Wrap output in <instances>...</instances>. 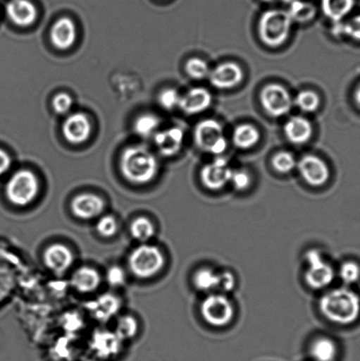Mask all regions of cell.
Masks as SVG:
<instances>
[{
    "label": "cell",
    "instance_id": "obj_10",
    "mask_svg": "<svg viewBox=\"0 0 360 361\" xmlns=\"http://www.w3.org/2000/svg\"><path fill=\"white\" fill-rule=\"evenodd\" d=\"M297 167L302 179L310 186H323L330 179V169L326 162L316 155L309 154L302 157Z\"/></svg>",
    "mask_w": 360,
    "mask_h": 361
},
{
    "label": "cell",
    "instance_id": "obj_28",
    "mask_svg": "<svg viewBox=\"0 0 360 361\" xmlns=\"http://www.w3.org/2000/svg\"><path fill=\"white\" fill-rule=\"evenodd\" d=\"M316 7L313 4L306 2L304 0H296L290 4V14L292 21L299 23H309L316 16Z\"/></svg>",
    "mask_w": 360,
    "mask_h": 361
},
{
    "label": "cell",
    "instance_id": "obj_6",
    "mask_svg": "<svg viewBox=\"0 0 360 361\" xmlns=\"http://www.w3.org/2000/svg\"><path fill=\"white\" fill-rule=\"evenodd\" d=\"M200 313L211 326L225 327L234 319L235 310L225 293H211L201 303Z\"/></svg>",
    "mask_w": 360,
    "mask_h": 361
},
{
    "label": "cell",
    "instance_id": "obj_30",
    "mask_svg": "<svg viewBox=\"0 0 360 361\" xmlns=\"http://www.w3.org/2000/svg\"><path fill=\"white\" fill-rule=\"evenodd\" d=\"M333 34L337 37H349L360 42V16L352 18L347 23H335Z\"/></svg>",
    "mask_w": 360,
    "mask_h": 361
},
{
    "label": "cell",
    "instance_id": "obj_26",
    "mask_svg": "<svg viewBox=\"0 0 360 361\" xmlns=\"http://www.w3.org/2000/svg\"><path fill=\"white\" fill-rule=\"evenodd\" d=\"M260 133L256 127L248 123L236 127L232 134V141L240 149H249L260 140Z\"/></svg>",
    "mask_w": 360,
    "mask_h": 361
},
{
    "label": "cell",
    "instance_id": "obj_45",
    "mask_svg": "<svg viewBox=\"0 0 360 361\" xmlns=\"http://www.w3.org/2000/svg\"><path fill=\"white\" fill-rule=\"evenodd\" d=\"M263 1L267 2V3H273V2L278 1V0H263Z\"/></svg>",
    "mask_w": 360,
    "mask_h": 361
},
{
    "label": "cell",
    "instance_id": "obj_8",
    "mask_svg": "<svg viewBox=\"0 0 360 361\" xmlns=\"http://www.w3.org/2000/svg\"><path fill=\"white\" fill-rule=\"evenodd\" d=\"M194 139L200 149L217 157L223 154L228 148L223 127L215 119H206L197 123Z\"/></svg>",
    "mask_w": 360,
    "mask_h": 361
},
{
    "label": "cell",
    "instance_id": "obj_41",
    "mask_svg": "<svg viewBox=\"0 0 360 361\" xmlns=\"http://www.w3.org/2000/svg\"><path fill=\"white\" fill-rule=\"evenodd\" d=\"M107 278L109 284L112 286H120L125 283V274L122 270V268L114 267L109 269Z\"/></svg>",
    "mask_w": 360,
    "mask_h": 361
},
{
    "label": "cell",
    "instance_id": "obj_37",
    "mask_svg": "<svg viewBox=\"0 0 360 361\" xmlns=\"http://www.w3.org/2000/svg\"><path fill=\"white\" fill-rule=\"evenodd\" d=\"M158 101L162 108L167 111H172V109L179 107L181 95L175 88H167L161 92Z\"/></svg>",
    "mask_w": 360,
    "mask_h": 361
},
{
    "label": "cell",
    "instance_id": "obj_21",
    "mask_svg": "<svg viewBox=\"0 0 360 361\" xmlns=\"http://www.w3.org/2000/svg\"><path fill=\"white\" fill-rule=\"evenodd\" d=\"M284 133L291 143L302 145L311 139L313 133L312 123L303 116H292L285 123Z\"/></svg>",
    "mask_w": 360,
    "mask_h": 361
},
{
    "label": "cell",
    "instance_id": "obj_9",
    "mask_svg": "<svg viewBox=\"0 0 360 361\" xmlns=\"http://www.w3.org/2000/svg\"><path fill=\"white\" fill-rule=\"evenodd\" d=\"M260 101L264 111L273 118H281L290 112L292 104L291 94L280 84H269L263 88Z\"/></svg>",
    "mask_w": 360,
    "mask_h": 361
},
{
    "label": "cell",
    "instance_id": "obj_19",
    "mask_svg": "<svg viewBox=\"0 0 360 361\" xmlns=\"http://www.w3.org/2000/svg\"><path fill=\"white\" fill-rule=\"evenodd\" d=\"M6 13L12 23L19 27H28L37 19V8L30 0H10Z\"/></svg>",
    "mask_w": 360,
    "mask_h": 361
},
{
    "label": "cell",
    "instance_id": "obj_15",
    "mask_svg": "<svg viewBox=\"0 0 360 361\" xmlns=\"http://www.w3.org/2000/svg\"><path fill=\"white\" fill-rule=\"evenodd\" d=\"M243 80V71L238 63L227 62L218 65L209 74V80L218 90H231Z\"/></svg>",
    "mask_w": 360,
    "mask_h": 361
},
{
    "label": "cell",
    "instance_id": "obj_18",
    "mask_svg": "<svg viewBox=\"0 0 360 361\" xmlns=\"http://www.w3.org/2000/svg\"><path fill=\"white\" fill-rule=\"evenodd\" d=\"M76 39V25L70 18H61L53 24L51 30V40L56 48L65 51L72 47Z\"/></svg>",
    "mask_w": 360,
    "mask_h": 361
},
{
    "label": "cell",
    "instance_id": "obj_33",
    "mask_svg": "<svg viewBox=\"0 0 360 361\" xmlns=\"http://www.w3.org/2000/svg\"><path fill=\"white\" fill-rule=\"evenodd\" d=\"M294 104L301 111L308 113L315 112L320 106V97L316 92L304 90L299 92L295 98Z\"/></svg>",
    "mask_w": 360,
    "mask_h": 361
},
{
    "label": "cell",
    "instance_id": "obj_4",
    "mask_svg": "<svg viewBox=\"0 0 360 361\" xmlns=\"http://www.w3.org/2000/svg\"><path fill=\"white\" fill-rule=\"evenodd\" d=\"M166 263L162 250L154 244L140 243L128 257L129 270L135 277L147 279L160 274Z\"/></svg>",
    "mask_w": 360,
    "mask_h": 361
},
{
    "label": "cell",
    "instance_id": "obj_22",
    "mask_svg": "<svg viewBox=\"0 0 360 361\" xmlns=\"http://www.w3.org/2000/svg\"><path fill=\"white\" fill-rule=\"evenodd\" d=\"M309 355L313 361H336L338 356L337 345L330 338H317L309 346Z\"/></svg>",
    "mask_w": 360,
    "mask_h": 361
},
{
    "label": "cell",
    "instance_id": "obj_20",
    "mask_svg": "<svg viewBox=\"0 0 360 361\" xmlns=\"http://www.w3.org/2000/svg\"><path fill=\"white\" fill-rule=\"evenodd\" d=\"M101 275L97 269L90 267H81L73 272L70 284L76 291L81 293H92L100 288Z\"/></svg>",
    "mask_w": 360,
    "mask_h": 361
},
{
    "label": "cell",
    "instance_id": "obj_39",
    "mask_svg": "<svg viewBox=\"0 0 360 361\" xmlns=\"http://www.w3.org/2000/svg\"><path fill=\"white\" fill-rule=\"evenodd\" d=\"M53 109L58 114H66L73 106V98L66 93L56 94L52 101Z\"/></svg>",
    "mask_w": 360,
    "mask_h": 361
},
{
    "label": "cell",
    "instance_id": "obj_36",
    "mask_svg": "<svg viewBox=\"0 0 360 361\" xmlns=\"http://www.w3.org/2000/svg\"><path fill=\"white\" fill-rule=\"evenodd\" d=\"M186 73L194 80H203L209 77L210 68L204 60L199 58H192L188 60L185 66Z\"/></svg>",
    "mask_w": 360,
    "mask_h": 361
},
{
    "label": "cell",
    "instance_id": "obj_25",
    "mask_svg": "<svg viewBox=\"0 0 360 361\" xmlns=\"http://www.w3.org/2000/svg\"><path fill=\"white\" fill-rule=\"evenodd\" d=\"M121 303L116 296L112 295H104L99 297L93 303L92 311L94 316L100 320H108L118 314Z\"/></svg>",
    "mask_w": 360,
    "mask_h": 361
},
{
    "label": "cell",
    "instance_id": "obj_23",
    "mask_svg": "<svg viewBox=\"0 0 360 361\" xmlns=\"http://www.w3.org/2000/svg\"><path fill=\"white\" fill-rule=\"evenodd\" d=\"M355 0H322L321 8L324 16L334 23H341L354 10Z\"/></svg>",
    "mask_w": 360,
    "mask_h": 361
},
{
    "label": "cell",
    "instance_id": "obj_40",
    "mask_svg": "<svg viewBox=\"0 0 360 361\" xmlns=\"http://www.w3.org/2000/svg\"><path fill=\"white\" fill-rule=\"evenodd\" d=\"M236 278L234 274L230 271H224L220 272V284L218 290L222 293H229L235 288Z\"/></svg>",
    "mask_w": 360,
    "mask_h": 361
},
{
    "label": "cell",
    "instance_id": "obj_43",
    "mask_svg": "<svg viewBox=\"0 0 360 361\" xmlns=\"http://www.w3.org/2000/svg\"><path fill=\"white\" fill-rule=\"evenodd\" d=\"M355 101L357 102L359 107L360 108V86L357 88L355 92Z\"/></svg>",
    "mask_w": 360,
    "mask_h": 361
},
{
    "label": "cell",
    "instance_id": "obj_44",
    "mask_svg": "<svg viewBox=\"0 0 360 361\" xmlns=\"http://www.w3.org/2000/svg\"><path fill=\"white\" fill-rule=\"evenodd\" d=\"M281 1H284L285 3H289V4H291L294 1H296V0H281Z\"/></svg>",
    "mask_w": 360,
    "mask_h": 361
},
{
    "label": "cell",
    "instance_id": "obj_27",
    "mask_svg": "<svg viewBox=\"0 0 360 361\" xmlns=\"http://www.w3.org/2000/svg\"><path fill=\"white\" fill-rule=\"evenodd\" d=\"M130 233L139 243H148L156 235V226L147 217H137L130 226Z\"/></svg>",
    "mask_w": 360,
    "mask_h": 361
},
{
    "label": "cell",
    "instance_id": "obj_32",
    "mask_svg": "<svg viewBox=\"0 0 360 361\" xmlns=\"http://www.w3.org/2000/svg\"><path fill=\"white\" fill-rule=\"evenodd\" d=\"M95 229L104 238H112L118 232V219L111 214H104L97 219Z\"/></svg>",
    "mask_w": 360,
    "mask_h": 361
},
{
    "label": "cell",
    "instance_id": "obj_38",
    "mask_svg": "<svg viewBox=\"0 0 360 361\" xmlns=\"http://www.w3.org/2000/svg\"><path fill=\"white\" fill-rule=\"evenodd\" d=\"M252 176L246 171L239 169V171H232L230 183L235 190L243 191L249 189L252 184Z\"/></svg>",
    "mask_w": 360,
    "mask_h": 361
},
{
    "label": "cell",
    "instance_id": "obj_34",
    "mask_svg": "<svg viewBox=\"0 0 360 361\" xmlns=\"http://www.w3.org/2000/svg\"><path fill=\"white\" fill-rule=\"evenodd\" d=\"M139 330V324L135 318L123 316L118 318L116 324V334L120 339H129L134 337Z\"/></svg>",
    "mask_w": 360,
    "mask_h": 361
},
{
    "label": "cell",
    "instance_id": "obj_5",
    "mask_svg": "<svg viewBox=\"0 0 360 361\" xmlns=\"http://www.w3.org/2000/svg\"><path fill=\"white\" fill-rule=\"evenodd\" d=\"M40 183L34 172L28 169L18 171L7 180L6 195L16 207H25L37 200Z\"/></svg>",
    "mask_w": 360,
    "mask_h": 361
},
{
    "label": "cell",
    "instance_id": "obj_35",
    "mask_svg": "<svg viewBox=\"0 0 360 361\" xmlns=\"http://www.w3.org/2000/svg\"><path fill=\"white\" fill-rule=\"evenodd\" d=\"M273 168L281 174H288L297 166L294 154L289 152H280L273 158Z\"/></svg>",
    "mask_w": 360,
    "mask_h": 361
},
{
    "label": "cell",
    "instance_id": "obj_12",
    "mask_svg": "<svg viewBox=\"0 0 360 361\" xmlns=\"http://www.w3.org/2000/svg\"><path fill=\"white\" fill-rule=\"evenodd\" d=\"M232 172L227 159L221 155L210 164L204 166L201 171L200 178L207 189L218 190L230 183Z\"/></svg>",
    "mask_w": 360,
    "mask_h": 361
},
{
    "label": "cell",
    "instance_id": "obj_16",
    "mask_svg": "<svg viewBox=\"0 0 360 361\" xmlns=\"http://www.w3.org/2000/svg\"><path fill=\"white\" fill-rule=\"evenodd\" d=\"M213 102V95L204 87L192 88L181 97L179 108L187 115H197L206 111Z\"/></svg>",
    "mask_w": 360,
    "mask_h": 361
},
{
    "label": "cell",
    "instance_id": "obj_29",
    "mask_svg": "<svg viewBox=\"0 0 360 361\" xmlns=\"http://www.w3.org/2000/svg\"><path fill=\"white\" fill-rule=\"evenodd\" d=\"M160 126V119L153 114L139 116L134 123V130L137 135L147 139L155 135Z\"/></svg>",
    "mask_w": 360,
    "mask_h": 361
},
{
    "label": "cell",
    "instance_id": "obj_7",
    "mask_svg": "<svg viewBox=\"0 0 360 361\" xmlns=\"http://www.w3.org/2000/svg\"><path fill=\"white\" fill-rule=\"evenodd\" d=\"M305 281L310 288L321 290L334 281L336 271L319 250L310 249L305 253Z\"/></svg>",
    "mask_w": 360,
    "mask_h": 361
},
{
    "label": "cell",
    "instance_id": "obj_1",
    "mask_svg": "<svg viewBox=\"0 0 360 361\" xmlns=\"http://www.w3.org/2000/svg\"><path fill=\"white\" fill-rule=\"evenodd\" d=\"M319 309L331 323L347 326L360 317V296L350 286L331 289L320 299Z\"/></svg>",
    "mask_w": 360,
    "mask_h": 361
},
{
    "label": "cell",
    "instance_id": "obj_31",
    "mask_svg": "<svg viewBox=\"0 0 360 361\" xmlns=\"http://www.w3.org/2000/svg\"><path fill=\"white\" fill-rule=\"evenodd\" d=\"M338 277L345 286L356 284L360 279V265L354 261H345L338 270Z\"/></svg>",
    "mask_w": 360,
    "mask_h": 361
},
{
    "label": "cell",
    "instance_id": "obj_42",
    "mask_svg": "<svg viewBox=\"0 0 360 361\" xmlns=\"http://www.w3.org/2000/svg\"><path fill=\"white\" fill-rule=\"evenodd\" d=\"M12 166V159L5 150L0 148V176L6 174Z\"/></svg>",
    "mask_w": 360,
    "mask_h": 361
},
{
    "label": "cell",
    "instance_id": "obj_17",
    "mask_svg": "<svg viewBox=\"0 0 360 361\" xmlns=\"http://www.w3.org/2000/svg\"><path fill=\"white\" fill-rule=\"evenodd\" d=\"M185 133L181 128L172 127L154 135V143L159 153L166 157L178 154L183 145Z\"/></svg>",
    "mask_w": 360,
    "mask_h": 361
},
{
    "label": "cell",
    "instance_id": "obj_2",
    "mask_svg": "<svg viewBox=\"0 0 360 361\" xmlns=\"http://www.w3.org/2000/svg\"><path fill=\"white\" fill-rule=\"evenodd\" d=\"M120 171L123 178L136 185L151 182L159 172L158 159L147 147L130 146L123 151Z\"/></svg>",
    "mask_w": 360,
    "mask_h": 361
},
{
    "label": "cell",
    "instance_id": "obj_11",
    "mask_svg": "<svg viewBox=\"0 0 360 361\" xmlns=\"http://www.w3.org/2000/svg\"><path fill=\"white\" fill-rule=\"evenodd\" d=\"M106 203L104 198L94 193H81L73 198L70 210L76 218L93 221L104 214Z\"/></svg>",
    "mask_w": 360,
    "mask_h": 361
},
{
    "label": "cell",
    "instance_id": "obj_3",
    "mask_svg": "<svg viewBox=\"0 0 360 361\" xmlns=\"http://www.w3.org/2000/svg\"><path fill=\"white\" fill-rule=\"evenodd\" d=\"M292 21L287 11L268 10L261 16L259 31L261 40L271 48L280 47L290 35Z\"/></svg>",
    "mask_w": 360,
    "mask_h": 361
},
{
    "label": "cell",
    "instance_id": "obj_13",
    "mask_svg": "<svg viewBox=\"0 0 360 361\" xmlns=\"http://www.w3.org/2000/svg\"><path fill=\"white\" fill-rule=\"evenodd\" d=\"M45 267L56 274H66L74 264V255L69 247L63 243H53L42 255Z\"/></svg>",
    "mask_w": 360,
    "mask_h": 361
},
{
    "label": "cell",
    "instance_id": "obj_24",
    "mask_svg": "<svg viewBox=\"0 0 360 361\" xmlns=\"http://www.w3.org/2000/svg\"><path fill=\"white\" fill-rule=\"evenodd\" d=\"M193 284L200 292L214 293L218 290L220 271L211 267L200 268L194 274Z\"/></svg>",
    "mask_w": 360,
    "mask_h": 361
},
{
    "label": "cell",
    "instance_id": "obj_14",
    "mask_svg": "<svg viewBox=\"0 0 360 361\" xmlns=\"http://www.w3.org/2000/svg\"><path fill=\"white\" fill-rule=\"evenodd\" d=\"M89 118L82 112L70 114L63 123V133L68 142L77 145L86 142L91 135Z\"/></svg>",
    "mask_w": 360,
    "mask_h": 361
}]
</instances>
